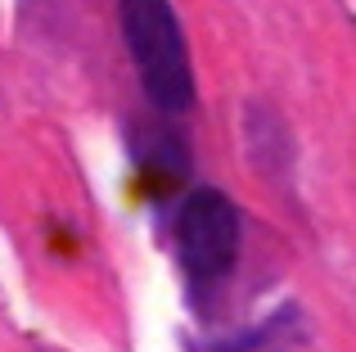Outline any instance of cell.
<instances>
[{"instance_id": "1", "label": "cell", "mask_w": 356, "mask_h": 352, "mask_svg": "<svg viewBox=\"0 0 356 352\" xmlns=\"http://www.w3.org/2000/svg\"><path fill=\"white\" fill-rule=\"evenodd\" d=\"M122 36L145 95L163 113H190L194 68L172 0H122Z\"/></svg>"}, {"instance_id": "5", "label": "cell", "mask_w": 356, "mask_h": 352, "mask_svg": "<svg viewBox=\"0 0 356 352\" xmlns=\"http://www.w3.org/2000/svg\"><path fill=\"white\" fill-rule=\"evenodd\" d=\"M284 330H289V317H280V321H270V326H261V330H248V335H239V339H226V344H217L212 352H293Z\"/></svg>"}, {"instance_id": "4", "label": "cell", "mask_w": 356, "mask_h": 352, "mask_svg": "<svg viewBox=\"0 0 356 352\" xmlns=\"http://www.w3.org/2000/svg\"><path fill=\"white\" fill-rule=\"evenodd\" d=\"M243 136H248V154L252 163H261L270 176L289 168V131L266 104H248V118H243Z\"/></svg>"}, {"instance_id": "2", "label": "cell", "mask_w": 356, "mask_h": 352, "mask_svg": "<svg viewBox=\"0 0 356 352\" xmlns=\"http://www.w3.org/2000/svg\"><path fill=\"white\" fill-rule=\"evenodd\" d=\"M239 208L221 190L185 194L181 212H176V248H181V266L194 285L226 280L239 257Z\"/></svg>"}, {"instance_id": "3", "label": "cell", "mask_w": 356, "mask_h": 352, "mask_svg": "<svg viewBox=\"0 0 356 352\" xmlns=\"http://www.w3.org/2000/svg\"><path fill=\"white\" fill-rule=\"evenodd\" d=\"M131 154H136L140 172L149 176V185H158V194H167L172 185H181L190 176V145L167 122L131 127Z\"/></svg>"}]
</instances>
